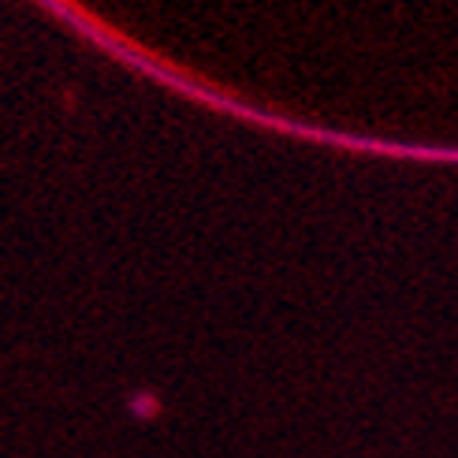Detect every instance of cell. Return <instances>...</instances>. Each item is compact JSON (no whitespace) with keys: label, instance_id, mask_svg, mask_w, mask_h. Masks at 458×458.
<instances>
[{"label":"cell","instance_id":"1","mask_svg":"<svg viewBox=\"0 0 458 458\" xmlns=\"http://www.w3.org/2000/svg\"><path fill=\"white\" fill-rule=\"evenodd\" d=\"M157 410H160V406H157L153 395H134V399H131V414H134V418H153Z\"/></svg>","mask_w":458,"mask_h":458}]
</instances>
